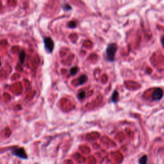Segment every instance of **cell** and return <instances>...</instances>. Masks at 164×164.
<instances>
[{"mask_svg": "<svg viewBox=\"0 0 164 164\" xmlns=\"http://www.w3.org/2000/svg\"><path fill=\"white\" fill-rule=\"evenodd\" d=\"M62 9L64 10V11H69L72 9V7H71V6L70 5L67 4V3H65V4L62 5Z\"/></svg>", "mask_w": 164, "mask_h": 164, "instance_id": "10", "label": "cell"}, {"mask_svg": "<svg viewBox=\"0 0 164 164\" xmlns=\"http://www.w3.org/2000/svg\"><path fill=\"white\" fill-rule=\"evenodd\" d=\"M140 164H148V156L146 155H144L142 157H141L139 160Z\"/></svg>", "mask_w": 164, "mask_h": 164, "instance_id": "8", "label": "cell"}, {"mask_svg": "<svg viewBox=\"0 0 164 164\" xmlns=\"http://www.w3.org/2000/svg\"><path fill=\"white\" fill-rule=\"evenodd\" d=\"M117 48L118 46L115 43H110L108 44L105 52V59L106 61L114 62L115 60Z\"/></svg>", "mask_w": 164, "mask_h": 164, "instance_id": "1", "label": "cell"}, {"mask_svg": "<svg viewBox=\"0 0 164 164\" xmlns=\"http://www.w3.org/2000/svg\"><path fill=\"white\" fill-rule=\"evenodd\" d=\"M85 97V92L83 90L81 91V92L78 94V98L79 99H80V100L84 99Z\"/></svg>", "mask_w": 164, "mask_h": 164, "instance_id": "11", "label": "cell"}, {"mask_svg": "<svg viewBox=\"0 0 164 164\" xmlns=\"http://www.w3.org/2000/svg\"><path fill=\"white\" fill-rule=\"evenodd\" d=\"M161 44H162L163 47L164 48V35L162 36V37L161 38Z\"/></svg>", "mask_w": 164, "mask_h": 164, "instance_id": "13", "label": "cell"}, {"mask_svg": "<svg viewBox=\"0 0 164 164\" xmlns=\"http://www.w3.org/2000/svg\"><path fill=\"white\" fill-rule=\"evenodd\" d=\"M1 65H2V63H1V60H0V67H1Z\"/></svg>", "mask_w": 164, "mask_h": 164, "instance_id": "14", "label": "cell"}, {"mask_svg": "<svg viewBox=\"0 0 164 164\" xmlns=\"http://www.w3.org/2000/svg\"><path fill=\"white\" fill-rule=\"evenodd\" d=\"M26 56V53H25V51H21L20 52V53H19V60H20V62L22 64H23L24 62H25Z\"/></svg>", "mask_w": 164, "mask_h": 164, "instance_id": "7", "label": "cell"}, {"mask_svg": "<svg viewBox=\"0 0 164 164\" xmlns=\"http://www.w3.org/2000/svg\"><path fill=\"white\" fill-rule=\"evenodd\" d=\"M12 154L14 155H15V156L20 158H22V159L28 158L27 155H26V152H25V149L23 148H16V149H13Z\"/></svg>", "mask_w": 164, "mask_h": 164, "instance_id": "3", "label": "cell"}, {"mask_svg": "<svg viewBox=\"0 0 164 164\" xmlns=\"http://www.w3.org/2000/svg\"><path fill=\"white\" fill-rule=\"evenodd\" d=\"M45 49L48 53H52L54 49V42L52 39L49 37H46L44 38Z\"/></svg>", "mask_w": 164, "mask_h": 164, "instance_id": "2", "label": "cell"}, {"mask_svg": "<svg viewBox=\"0 0 164 164\" xmlns=\"http://www.w3.org/2000/svg\"><path fill=\"white\" fill-rule=\"evenodd\" d=\"M68 26L70 28H75L76 27V23L75 21H71L69 22V23L68 24Z\"/></svg>", "mask_w": 164, "mask_h": 164, "instance_id": "12", "label": "cell"}, {"mask_svg": "<svg viewBox=\"0 0 164 164\" xmlns=\"http://www.w3.org/2000/svg\"><path fill=\"white\" fill-rule=\"evenodd\" d=\"M119 100V93L117 90H114L111 97V101L113 103H115Z\"/></svg>", "mask_w": 164, "mask_h": 164, "instance_id": "6", "label": "cell"}, {"mask_svg": "<svg viewBox=\"0 0 164 164\" xmlns=\"http://www.w3.org/2000/svg\"><path fill=\"white\" fill-rule=\"evenodd\" d=\"M163 96V90L161 88H156L152 94V98L155 101H160Z\"/></svg>", "mask_w": 164, "mask_h": 164, "instance_id": "4", "label": "cell"}, {"mask_svg": "<svg viewBox=\"0 0 164 164\" xmlns=\"http://www.w3.org/2000/svg\"><path fill=\"white\" fill-rule=\"evenodd\" d=\"M87 80H88V77H87V75H81L78 79V85H82L87 82Z\"/></svg>", "mask_w": 164, "mask_h": 164, "instance_id": "5", "label": "cell"}, {"mask_svg": "<svg viewBox=\"0 0 164 164\" xmlns=\"http://www.w3.org/2000/svg\"><path fill=\"white\" fill-rule=\"evenodd\" d=\"M78 71V68L77 67H73L71 68V69H70V74L72 76H74V75H75L77 73Z\"/></svg>", "mask_w": 164, "mask_h": 164, "instance_id": "9", "label": "cell"}]
</instances>
